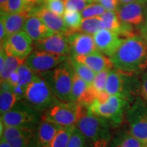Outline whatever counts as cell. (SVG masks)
<instances>
[{"mask_svg": "<svg viewBox=\"0 0 147 147\" xmlns=\"http://www.w3.org/2000/svg\"><path fill=\"white\" fill-rule=\"evenodd\" d=\"M71 57L82 56L97 51L94 39L91 35L82 32H73L67 35Z\"/></svg>", "mask_w": 147, "mask_h": 147, "instance_id": "9a60e30c", "label": "cell"}, {"mask_svg": "<svg viewBox=\"0 0 147 147\" xmlns=\"http://www.w3.org/2000/svg\"><path fill=\"white\" fill-rule=\"evenodd\" d=\"M121 3H131V2H140L143 3H146L147 0H119Z\"/></svg>", "mask_w": 147, "mask_h": 147, "instance_id": "74e56055", "label": "cell"}, {"mask_svg": "<svg viewBox=\"0 0 147 147\" xmlns=\"http://www.w3.org/2000/svg\"><path fill=\"white\" fill-rule=\"evenodd\" d=\"M91 1L87 0H64L65 10H71L81 12L89 4Z\"/></svg>", "mask_w": 147, "mask_h": 147, "instance_id": "836d02e7", "label": "cell"}, {"mask_svg": "<svg viewBox=\"0 0 147 147\" xmlns=\"http://www.w3.org/2000/svg\"><path fill=\"white\" fill-rule=\"evenodd\" d=\"M0 147H13V146H12L10 143L7 142L5 139H3V138H1V140H0Z\"/></svg>", "mask_w": 147, "mask_h": 147, "instance_id": "f35d334b", "label": "cell"}, {"mask_svg": "<svg viewBox=\"0 0 147 147\" xmlns=\"http://www.w3.org/2000/svg\"><path fill=\"white\" fill-rule=\"evenodd\" d=\"M25 60L20 59L16 57L7 54L4 66L0 69L1 82L7 81L10 75L17 70L18 67L25 63Z\"/></svg>", "mask_w": 147, "mask_h": 147, "instance_id": "7402d4cb", "label": "cell"}, {"mask_svg": "<svg viewBox=\"0 0 147 147\" xmlns=\"http://www.w3.org/2000/svg\"><path fill=\"white\" fill-rule=\"evenodd\" d=\"M115 68L123 72L136 74L147 69V44L136 35L125 38L111 57Z\"/></svg>", "mask_w": 147, "mask_h": 147, "instance_id": "6da1fadb", "label": "cell"}, {"mask_svg": "<svg viewBox=\"0 0 147 147\" xmlns=\"http://www.w3.org/2000/svg\"><path fill=\"white\" fill-rule=\"evenodd\" d=\"M138 95L142 102L147 104V69L144 71L139 80Z\"/></svg>", "mask_w": 147, "mask_h": 147, "instance_id": "e575fe53", "label": "cell"}, {"mask_svg": "<svg viewBox=\"0 0 147 147\" xmlns=\"http://www.w3.org/2000/svg\"><path fill=\"white\" fill-rule=\"evenodd\" d=\"M1 138L13 147H38V127L5 126Z\"/></svg>", "mask_w": 147, "mask_h": 147, "instance_id": "30bf717a", "label": "cell"}, {"mask_svg": "<svg viewBox=\"0 0 147 147\" xmlns=\"http://www.w3.org/2000/svg\"><path fill=\"white\" fill-rule=\"evenodd\" d=\"M8 0H0V7H2Z\"/></svg>", "mask_w": 147, "mask_h": 147, "instance_id": "60d3db41", "label": "cell"}, {"mask_svg": "<svg viewBox=\"0 0 147 147\" xmlns=\"http://www.w3.org/2000/svg\"><path fill=\"white\" fill-rule=\"evenodd\" d=\"M97 50L111 57L118 50L124 39L116 33L103 29L93 36Z\"/></svg>", "mask_w": 147, "mask_h": 147, "instance_id": "4fadbf2b", "label": "cell"}, {"mask_svg": "<svg viewBox=\"0 0 147 147\" xmlns=\"http://www.w3.org/2000/svg\"><path fill=\"white\" fill-rule=\"evenodd\" d=\"M74 72L70 59L68 58L52 70L40 74L45 78L59 100L70 102Z\"/></svg>", "mask_w": 147, "mask_h": 147, "instance_id": "3957f363", "label": "cell"}, {"mask_svg": "<svg viewBox=\"0 0 147 147\" xmlns=\"http://www.w3.org/2000/svg\"><path fill=\"white\" fill-rule=\"evenodd\" d=\"M75 128L76 127L60 128L53 139L51 147H67Z\"/></svg>", "mask_w": 147, "mask_h": 147, "instance_id": "f1b7e54d", "label": "cell"}, {"mask_svg": "<svg viewBox=\"0 0 147 147\" xmlns=\"http://www.w3.org/2000/svg\"><path fill=\"white\" fill-rule=\"evenodd\" d=\"M144 147H147V144H146V145H145V146Z\"/></svg>", "mask_w": 147, "mask_h": 147, "instance_id": "ee69618b", "label": "cell"}, {"mask_svg": "<svg viewBox=\"0 0 147 147\" xmlns=\"http://www.w3.org/2000/svg\"><path fill=\"white\" fill-rule=\"evenodd\" d=\"M68 59L65 55L53 54L44 51H33L25 59V63L37 74L52 70Z\"/></svg>", "mask_w": 147, "mask_h": 147, "instance_id": "9c48e42d", "label": "cell"}, {"mask_svg": "<svg viewBox=\"0 0 147 147\" xmlns=\"http://www.w3.org/2000/svg\"><path fill=\"white\" fill-rule=\"evenodd\" d=\"M63 18L66 26L69 29V33L67 35L71 33L78 32L83 20L82 14L80 12L71 10H65Z\"/></svg>", "mask_w": 147, "mask_h": 147, "instance_id": "cb8c5ba5", "label": "cell"}, {"mask_svg": "<svg viewBox=\"0 0 147 147\" xmlns=\"http://www.w3.org/2000/svg\"><path fill=\"white\" fill-rule=\"evenodd\" d=\"M28 4L32 6V8H34V6H36V5H38V2H39L40 0H25Z\"/></svg>", "mask_w": 147, "mask_h": 147, "instance_id": "ab89813d", "label": "cell"}, {"mask_svg": "<svg viewBox=\"0 0 147 147\" xmlns=\"http://www.w3.org/2000/svg\"><path fill=\"white\" fill-rule=\"evenodd\" d=\"M93 2L102 5L106 10L116 11L119 3V0H93Z\"/></svg>", "mask_w": 147, "mask_h": 147, "instance_id": "d590c367", "label": "cell"}, {"mask_svg": "<svg viewBox=\"0 0 147 147\" xmlns=\"http://www.w3.org/2000/svg\"><path fill=\"white\" fill-rule=\"evenodd\" d=\"M2 47L8 55L25 60L33 52V40L25 31L8 37Z\"/></svg>", "mask_w": 147, "mask_h": 147, "instance_id": "8fae6325", "label": "cell"}, {"mask_svg": "<svg viewBox=\"0 0 147 147\" xmlns=\"http://www.w3.org/2000/svg\"><path fill=\"white\" fill-rule=\"evenodd\" d=\"M129 132L144 145L147 144V104L138 99L127 111Z\"/></svg>", "mask_w": 147, "mask_h": 147, "instance_id": "ba28073f", "label": "cell"}, {"mask_svg": "<svg viewBox=\"0 0 147 147\" xmlns=\"http://www.w3.org/2000/svg\"><path fill=\"white\" fill-rule=\"evenodd\" d=\"M22 100L40 113H44L60 101L45 78L39 74L28 84Z\"/></svg>", "mask_w": 147, "mask_h": 147, "instance_id": "5b68a950", "label": "cell"}, {"mask_svg": "<svg viewBox=\"0 0 147 147\" xmlns=\"http://www.w3.org/2000/svg\"><path fill=\"white\" fill-rule=\"evenodd\" d=\"M87 1H91V2H93V0H87Z\"/></svg>", "mask_w": 147, "mask_h": 147, "instance_id": "7bdbcfd3", "label": "cell"}, {"mask_svg": "<svg viewBox=\"0 0 147 147\" xmlns=\"http://www.w3.org/2000/svg\"><path fill=\"white\" fill-rule=\"evenodd\" d=\"M38 4L42 5L53 13L63 16L65 11L64 0H40Z\"/></svg>", "mask_w": 147, "mask_h": 147, "instance_id": "f546056e", "label": "cell"}, {"mask_svg": "<svg viewBox=\"0 0 147 147\" xmlns=\"http://www.w3.org/2000/svg\"><path fill=\"white\" fill-rule=\"evenodd\" d=\"M1 8V12L8 14L30 12L33 8L25 0H8Z\"/></svg>", "mask_w": 147, "mask_h": 147, "instance_id": "d4e9b609", "label": "cell"}, {"mask_svg": "<svg viewBox=\"0 0 147 147\" xmlns=\"http://www.w3.org/2000/svg\"><path fill=\"white\" fill-rule=\"evenodd\" d=\"M106 11L102 5L93 2L85 8L80 13L83 18L100 17Z\"/></svg>", "mask_w": 147, "mask_h": 147, "instance_id": "4dcf8cb0", "label": "cell"}, {"mask_svg": "<svg viewBox=\"0 0 147 147\" xmlns=\"http://www.w3.org/2000/svg\"><path fill=\"white\" fill-rule=\"evenodd\" d=\"M29 15V12H25L21 13L8 14L1 12L0 21L3 22L6 29L8 37L23 29L25 21Z\"/></svg>", "mask_w": 147, "mask_h": 147, "instance_id": "ffe728a7", "label": "cell"}, {"mask_svg": "<svg viewBox=\"0 0 147 147\" xmlns=\"http://www.w3.org/2000/svg\"><path fill=\"white\" fill-rule=\"evenodd\" d=\"M29 14L38 16L55 33L68 34L69 29L66 26L63 18L53 13L43 5H36L30 10Z\"/></svg>", "mask_w": 147, "mask_h": 147, "instance_id": "2e32d148", "label": "cell"}, {"mask_svg": "<svg viewBox=\"0 0 147 147\" xmlns=\"http://www.w3.org/2000/svg\"><path fill=\"white\" fill-rule=\"evenodd\" d=\"M146 36H147V23H146Z\"/></svg>", "mask_w": 147, "mask_h": 147, "instance_id": "b9f144b4", "label": "cell"}, {"mask_svg": "<svg viewBox=\"0 0 147 147\" xmlns=\"http://www.w3.org/2000/svg\"><path fill=\"white\" fill-rule=\"evenodd\" d=\"M89 86V84H88L85 80H84L76 72H74L71 91L70 102H78L79 99L85 93Z\"/></svg>", "mask_w": 147, "mask_h": 147, "instance_id": "4316f807", "label": "cell"}, {"mask_svg": "<svg viewBox=\"0 0 147 147\" xmlns=\"http://www.w3.org/2000/svg\"><path fill=\"white\" fill-rule=\"evenodd\" d=\"M67 147H87V139L78 127L75 128Z\"/></svg>", "mask_w": 147, "mask_h": 147, "instance_id": "d6a6232c", "label": "cell"}, {"mask_svg": "<svg viewBox=\"0 0 147 147\" xmlns=\"http://www.w3.org/2000/svg\"><path fill=\"white\" fill-rule=\"evenodd\" d=\"M41 113L23 100H19L10 110L1 115V121L5 127L36 128L41 120Z\"/></svg>", "mask_w": 147, "mask_h": 147, "instance_id": "8992f818", "label": "cell"}, {"mask_svg": "<svg viewBox=\"0 0 147 147\" xmlns=\"http://www.w3.org/2000/svg\"><path fill=\"white\" fill-rule=\"evenodd\" d=\"M23 30L30 36L33 41L38 42L55 34L38 16L29 14L25 21Z\"/></svg>", "mask_w": 147, "mask_h": 147, "instance_id": "e0dca14e", "label": "cell"}, {"mask_svg": "<svg viewBox=\"0 0 147 147\" xmlns=\"http://www.w3.org/2000/svg\"><path fill=\"white\" fill-rule=\"evenodd\" d=\"M110 70H104L96 74V76L91 86L98 93L105 90L108 76Z\"/></svg>", "mask_w": 147, "mask_h": 147, "instance_id": "1f68e13d", "label": "cell"}, {"mask_svg": "<svg viewBox=\"0 0 147 147\" xmlns=\"http://www.w3.org/2000/svg\"><path fill=\"white\" fill-rule=\"evenodd\" d=\"M7 38H8V34H7L6 29H5L3 22L0 21V41H1V45H2L4 43Z\"/></svg>", "mask_w": 147, "mask_h": 147, "instance_id": "8d00e7d4", "label": "cell"}, {"mask_svg": "<svg viewBox=\"0 0 147 147\" xmlns=\"http://www.w3.org/2000/svg\"><path fill=\"white\" fill-rule=\"evenodd\" d=\"M128 104V100L119 95H110L104 103L95 100L87 108L88 112L118 125L123 119L124 112Z\"/></svg>", "mask_w": 147, "mask_h": 147, "instance_id": "52a82bcc", "label": "cell"}, {"mask_svg": "<svg viewBox=\"0 0 147 147\" xmlns=\"http://www.w3.org/2000/svg\"><path fill=\"white\" fill-rule=\"evenodd\" d=\"M19 101L12 89V86L8 82H1L0 92V112L1 115L10 110Z\"/></svg>", "mask_w": 147, "mask_h": 147, "instance_id": "44dd1931", "label": "cell"}, {"mask_svg": "<svg viewBox=\"0 0 147 147\" xmlns=\"http://www.w3.org/2000/svg\"><path fill=\"white\" fill-rule=\"evenodd\" d=\"M144 5L140 2L120 3L115 12L123 23L131 27L138 26L144 21Z\"/></svg>", "mask_w": 147, "mask_h": 147, "instance_id": "7c38bea8", "label": "cell"}, {"mask_svg": "<svg viewBox=\"0 0 147 147\" xmlns=\"http://www.w3.org/2000/svg\"><path fill=\"white\" fill-rule=\"evenodd\" d=\"M74 58L87 65L95 73L104 70H110L114 67L111 59L106 57L105 55L102 54L98 51L91 54L75 57Z\"/></svg>", "mask_w": 147, "mask_h": 147, "instance_id": "ac0fdd59", "label": "cell"}, {"mask_svg": "<svg viewBox=\"0 0 147 147\" xmlns=\"http://www.w3.org/2000/svg\"><path fill=\"white\" fill-rule=\"evenodd\" d=\"M35 47L37 50L59 55L67 56V55L71 53L68 38L67 35L63 34L55 33L52 36L36 42Z\"/></svg>", "mask_w": 147, "mask_h": 147, "instance_id": "5bb4252c", "label": "cell"}, {"mask_svg": "<svg viewBox=\"0 0 147 147\" xmlns=\"http://www.w3.org/2000/svg\"><path fill=\"white\" fill-rule=\"evenodd\" d=\"M108 120L87 111L77 123L82 132L93 147H108L111 139Z\"/></svg>", "mask_w": 147, "mask_h": 147, "instance_id": "7a4b0ae2", "label": "cell"}, {"mask_svg": "<svg viewBox=\"0 0 147 147\" xmlns=\"http://www.w3.org/2000/svg\"><path fill=\"white\" fill-rule=\"evenodd\" d=\"M71 65H72L74 70L78 75L80 78L87 82L88 84L91 85L94 80L96 74L94 71L92 70L89 67L83 63L78 61L74 58L71 57L69 58Z\"/></svg>", "mask_w": 147, "mask_h": 147, "instance_id": "603a6c76", "label": "cell"}, {"mask_svg": "<svg viewBox=\"0 0 147 147\" xmlns=\"http://www.w3.org/2000/svg\"><path fill=\"white\" fill-rule=\"evenodd\" d=\"M87 108L77 102L59 101L42 114L41 119L54 123L60 127H76Z\"/></svg>", "mask_w": 147, "mask_h": 147, "instance_id": "277c9868", "label": "cell"}, {"mask_svg": "<svg viewBox=\"0 0 147 147\" xmlns=\"http://www.w3.org/2000/svg\"><path fill=\"white\" fill-rule=\"evenodd\" d=\"M59 126L54 123L41 119L38 127V147H51V144Z\"/></svg>", "mask_w": 147, "mask_h": 147, "instance_id": "d6986e66", "label": "cell"}, {"mask_svg": "<svg viewBox=\"0 0 147 147\" xmlns=\"http://www.w3.org/2000/svg\"><path fill=\"white\" fill-rule=\"evenodd\" d=\"M142 142L132 136L129 132H124L116 138L113 147H144Z\"/></svg>", "mask_w": 147, "mask_h": 147, "instance_id": "83f0119b", "label": "cell"}, {"mask_svg": "<svg viewBox=\"0 0 147 147\" xmlns=\"http://www.w3.org/2000/svg\"><path fill=\"white\" fill-rule=\"evenodd\" d=\"M103 29H104V26L100 17L86 18L82 20V24L78 32L93 36Z\"/></svg>", "mask_w": 147, "mask_h": 147, "instance_id": "484cf974", "label": "cell"}]
</instances>
